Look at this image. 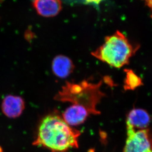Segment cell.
Instances as JSON below:
<instances>
[{
	"label": "cell",
	"mask_w": 152,
	"mask_h": 152,
	"mask_svg": "<svg viewBox=\"0 0 152 152\" xmlns=\"http://www.w3.org/2000/svg\"><path fill=\"white\" fill-rule=\"evenodd\" d=\"M33 6L38 15L45 18L56 16L62 8L61 0H33Z\"/></svg>",
	"instance_id": "7"
},
{
	"label": "cell",
	"mask_w": 152,
	"mask_h": 152,
	"mask_svg": "<svg viewBox=\"0 0 152 152\" xmlns=\"http://www.w3.org/2000/svg\"><path fill=\"white\" fill-rule=\"evenodd\" d=\"M141 1L145 3V4L148 6V7H149V9L152 12V0H141Z\"/></svg>",
	"instance_id": "11"
},
{
	"label": "cell",
	"mask_w": 152,
	"mask_h": 152,
	"mask_svg": "<svg viewBox=\"0 0 152 152\" xmlns=\"http://www.w3.org/2000/svg\"><path fill=\"white\" fill-rule=\"evenodd\" d=\"M25 102L21 97L10 94L4 97L1 104L3 114L10 118L20 117L25 109Z\"/></svg>",
	"instance_id": "5"
},
{
	"label": "cell",
	"mask_w": 152,
	"mask_h": 152,
	"mask_svg": "<svg viewBox=\"0 0 152 152\" xmlns=\"http://www.w3.org/2000/svg\"><path fill=\"white\" fill-rule=\"evenodd\" d=\"M139 48V45L132 44L123 33L117 31L106 37L104 43L91 54L112 67L120 68L129 64Z\"/></svg>",
	"instance_id": "3"
},
{
	"label": "cell",
	"mask_w": 152,
	"mask_h": 152,
	"mask_svg": "<svg viewBox=\"0 0 152 152\" xmlns=\"http://www.w3.org/2000/svg\"><path fill=\"white\" fill-rule=\"evenodd\" d=\"M126 130L123 152H152V136L149 129L135 130L126 126Z\"/></svg>",
	"instance_id": "4"
},
{
	"label": "cell",
	"mask_w": 152,
	"mask_h": 152,
	"mask_svg": "<svg viewBox=\"0 0 152 152\" xmlns=\"http://www.w3.org/2000/svg\"><path fill=\"white\" fill-rule=\"evenodd\" d=\"M102 0H85V1L89 3H94L95 4H99Z\"/></svg>",
	"instance_id": "12"
},
{
	"label": "cell",
	"mask_w": 152,
	"mask_h": 152,
	"mask_svg": "<svg viewBox=\"0 0 152 152\" xmlns=\"http://www.w3.org/2000/svg\"><path fill=\"white\" fill-rule=\"evenodd\" d=\"M91 115L88 110L83 107L71 105L62 113V118L68 124L72 126L83 124Z\"/></svg>",
	"instance_id": "8"
},
{
	"label": "cell",
	"mask_w": 152,
	"mask_h": 152,
	"mask_svg": "<svg viewBox=\"0 0 152 152\" xmlns=\"http://www.w3.org/2000/svg\"><path fill=\"white\" fill-rule=\"evenodd\" d=\"M75 68L73 62L69 57L59 55L52 62V70L54 75L60 78H65L72 73Z\"/></svg>",
	"instance_id": "9"
},
{
	"label": "cell",
	"mask_w": 152,
	"mask_h": 152,
	"mask_svg": "<svg viewBox=\"0 0 152 152\" xmlns=\"http://www.w3.org/2000/svg\"><path fill=\"white\" fill-rule=\"evenodd\" d=\"M101 85V82L97 83L87 80L78 83L67 82L56 95L55 99L57 101L71 103L72 105L83 107L91 115H98L100 112L97 110V105L104 96L100 89Z\"/></svg>",
	"instance_id": "2"
},
{
	"label": "cell",
	"mask_w": 152,
	"mask_h": 152,
	"mask_svg": "<svg viewBox=\"0 0 152 152\" xmlns=\"http://www.w3.org/2000/svg\"><path fill=\"white\" fill-rule=\"evenodd\" d=\"M80 130L74 129L57 115H49L41 121L33 145L52 152H67L79 147Z\"/></svg>",
	"instance_id": "1"
},
{
	"label": "cell",
	"mask_w": 152,
	"mask_h": 152,
	"mask_svg": "<svg viewBox=\"0 0 152 152\" xmlns=\"http://www.w3.org/2000/svg\"><path fill=\"white\" fill-rule=\"evenodd\" d=\"M142 85L140 77L135 74L131 70H127L126 77L124 81V89L126 90H133Z\"/></svg>",
	"instance_id": "10"
},
{
	"label": "cell",
	"mask_w": 152,
	"mask_h": 152,
	"mask_svg": "<svg viewBox=\"0 0 152 152\" xmlns=\"http://www.w3.org/2000/svg\"><path fill=\"white\" fill-rule=\"evenodd\" d=\"M151 121L148 112L141 108H134L127 114L126 126L135 130L148 129Z\"/></svg>",
	"instance_id": "6"
}]
</instances>
